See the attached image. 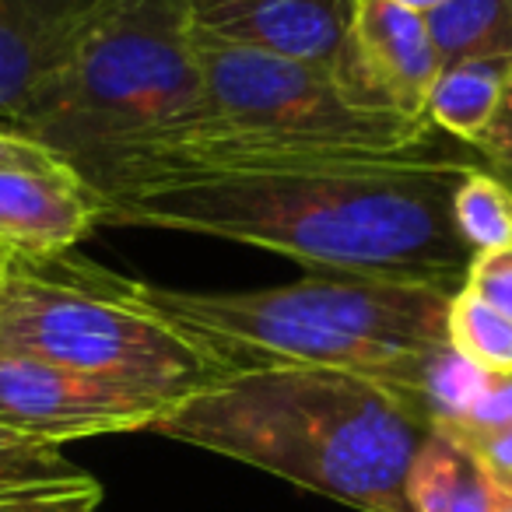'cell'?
I'll list each match as a JSON object with an SVG mask.
<instances>
[{"label": "cell", "mask_w": 512, "mask_h": 512, "mask_svg": "<svg viewBox=\"0 0 512 512\" xmlns=\"http://www.w3.org/2000/svg\"><path fill=\"white\" fill-rule=\"evenodd\" d=\"M474 158L439 144L400 155L302 151L95 190L99 225L207 235L295 260L313 278L460 288L474 260L453 193Z\"/></svg>", "instance_id": "6da1fadb"}, {"label": "cell", "mask_w": 512, "mask_h": 512, "mask_svg": "<svg viewBox=\"0 0 512 512\" xmlns=\"http://www.w3.org/2000/svg\"><path fill=\"white\" fill-rule=\"evenodd\" d=\"M148 432L358 512H411L407 470L432 421L404 393L355 372L249 365L186 393Z\"/></svg>", "instance_id": "7a4b0ae2"}, {"label": "cell", "mask_w": 512, "mask_h": 512, "mask_svg": "<svg viewBox=\"0 0 512 512\" xmlns=\"http://www.w3.org/2000/svg\"><path fill=\"white\" fill-rule=\"evenodd\" d=\"M123 292L211 351L225 369L320 365L376 379L428 418L449 358L456 288L390 278H302L256 292H186L120 278ZM432 421V418H428Z\"/></svg>", "instance_id": "3957f363"}, {"label": "cell", "mask_w": 512, "mask_h": 512, "mask_svg": "<svg viewBox=\"0 0 512 512\" xmlns=\"http://www.w3.org/2000/svg\"><path fill=\"white\" fill-rule=\"evenodd\" d=\"M200 120L193 0H116L15 134L88 176Z\"/></svg>", "instance_id": "277c9868"}, {"label": "cell", "mask_w": 512, "mask_h": 512, "mask_svg": "<svg viewBox=\"0 0 512 512\" xmlns=\"http://www.w3.org/2000/svg\"><path fill=\"white\" fill-rule=\"evenodd\" d=\"M22 264L0 271V351L64 365L102 383L151 393L169 404L228 372L179 327L134 302L120 274L88 264Z\"/></svg>", "instance_id": "5b68a950"}, {"label": "cell", "mask_w": 512, "mask_h": 512, "mask_svg": "<svg viewBox=\"0 0 512 512\" xmlns=\"http://www.w3.org/2000/svg\"><path fill=\"white\" fill-rule=\"evenodd\" d=\"M169 400L81 376L64 365L0 351V428L64 446L95 435L148 432Z\"/></svg>", "instance_id": "8992f818"}, {"label": "cell", "mask_w": 512, "mask_h": 512, "mask_svg": "<svg viewBox=\"0 0 512 512\" xmlns=\"http://www.w3.org/2000/svg\"><path fill=\"white\" fill-rule=\"evenodd\" d=\"M442 71L425 15L397 0H358L351 43L334 81L355 106L428 120L425 102Z\"/></svg>", "instance_id": "52a82bcc"}, {"label": "cell", "mask_w": 512, "mask_h": 512, "mask_svg": "<svg viewBox=\"0 0 512 512\" xmlns=\"http://www.w3.org/2000/svg\"><path fill=\"white\" fill-rule=\"evenodd\" d=\"M116 0H0V127L15 134Z\"/></svg>", "instance_id": "ba28073f"}, {"label": "cell", "mask_w": 512, "mask_h": 512, "mask_svg": "<svg viewBox=\"0 0 512 512\" xmlns=\"http://www.w3.org/2000/svg\"><path fill=\"white\" fill-rule=\"evenodd\" d=\"M358 0H193V22L235 46L337 74Z\"/></svg>", "instance_id": "9c48e42d"}, {"label": "cell", "mask_w": 512, "mask_h": 512, "mask_svg": "<svg viewBox=\"0 0 512 512\" xmlns=\"http://www.w3.org/2000/svg\"><path fill=\"white\" fill-rule=\"evenodd\" d=\"M92 228H99V197L74 169H0V256L53 264Z\"/></svg>", "instance_id": "30bf717a"}, {"label": "cell", "mask_w": 512, "mask_h": 512, "mask_svg": "<svg viewBox=\"0 0 512 512\" xmlns=\"http://www.w3.org/2000/svg\"><path fill=\"white\" fill-rule=\"evenodd\" d=\"M411 512H491L495 481L477 453L446 428H432L407 470Z\"/></svg>", "instance_id": "8fae6325"}, {"label": "cell", "mask_w": 512, "mask_h": 512, "mask_svg": "<svg viewBox=\"0 0 512 512\" xmlns=\"http://www.w3.org/2000/svg\"><path fill=\"white\" fill-rule=\"evenodd\" d=\"M512 81V57H477L442 64L425 102V116L435 130L474 148V141L491 127L502 95Z\"/></svg>", "instance_id": "7c38bea8"}, {"label": "cell", "mask_w": 512, "mask_h": 512, "mask_svg": "<svg viewBox=\"0 0 512 512\" xmlns=\"http://www.w3.org/2000/svg\"><path fill=\"white\" fill-rule=\"evenodd\" d=\"M442 64L512 57V0H446L425 15Z\"/></svg>", "instance_id": "4fadbf2b"}, {"label": "cell", "mask_w": 512, "mask_h": 512, "mask_svg": "<svg viewBox=\"0 0 512 512\" xmlns=\"http://www.w3.org/2000/svg\"><path fill=\"white\" fill-rule=\"evenodd\" d=\"M446 341L474 369L488 376H512V320L467 288H456L449 299Z\"/></svg>", "instance_id": "5bb4252c"}, {"label": "cell", "mask_w": 512, "mask_h": 512, "mask_svg": "<svg viewBox=\"0 0 512 512\" xmlns=\"http://www.w3.org/2000/svg\"><path fill=\"white\" fill-rule=\"evenodd\" d=\"M453 221L470 253L512 246V190L488 169H470L453 193Z\"/></svg>", "instance_id": "9a60e30c"}, {"label": "cell", "mask_w": 512, "mask_h": 512, "mask_svg": "<svg viewBox=\"0 0 512 512\" xmlns=\"http://www.w3.org/2000/svg\"><path fill=\"white\" fill-rule=\"evenodd\" d=\"M88 470L67 460L64 449L50 442L25 439V435L0 428V491L29 488V484H53L85 477Z\"/></svg>", "instance_id": "2e32d148"}, {"label": "cell", "mask_w": 512, "mask_h": 512, "mask_svg": "<svg viewBox=\"0 0 512 512\" xmlns=\"http://www.w3.org/2000/svg\"><path fill=\"white\" fill-rule=\"evenodd\" d=\"M102 502L106 491L92 474L0 491V512H102Z\"/></svg>", "instance_id": "e0dca14e"}, {"label": "cell", "mask_w": 512, "mask_h": 512, "mask_svg": "<svg viewBox=\"0 0 512 512\" xmlns=\"http://www.w3.org/2000/svg\"><path fill=\"white\" fill-rule=\"evenodd\" d=\"M505 425H512V376H484L481 390L474 393L467 411L449 425L435 428H446L456 435H484Z\"/></svg>", "instance_id": "ac0fdd59"}, {"label": "cell", "mask_w": 512, "mask_h": 512, "mask_svg": "<svg viewBox=\"0 0 512 512\" xmlns=\"http://www.w3.org/2000/svg\"><path fill=\"white\" fill-rule=\"evenodd\" d=\"M460 288L474 292L481 302H488L491 309H498V313H505L512 320V246L474 253Z\"/></svg>", "instance_id": "d6986e66"}, {"label": "cell", "mask_w": 512, "mask_h": 512, "mask_svg": "<svg viewBox=\"0 0 512 512\" xmlns=\"http://www.w3.org/2000/svg\"><path fill=\"white\" fill-rule=\"evenodd\" d=\"M474 151H477V158L488 162V165H481V169L495 172L512 190V81H509V88H505L502 106H498L491 127L474 141Z\"/></svg>", "instance_id": "ffe728a7"}, {"label": "cell", "mask_w": 512, "mask_h": 512, "mask_svg": "<svg viewBox=\"0 0 512 512\" xmlns=\"http://www.w3.org/2000/svg\"><path fill=\"white\" fill-rule=\"evenodd\" d=\"M0 169H32V172H53V169H71L67 162H60L57 155H50L46 148H39L36 141L22 134L0 127Z\"/></svg>", "instance_id": "44dd1931"}, {"label": "cell", "mask_w": 512, "mask_h": 512, "mask_svg": "<svg viewBox=\"0 0 512 512\" xmlns=\"http://www.w3.org/2000/svg\"><path fill=\"white\" fill-rule=\"evenodd\" d=\"M456 439L474 449L477 460L488 467V474L495 477V481L512 484V425L498 428V432H484V435H456Z\"/></svg>", "instance_id": "7402d4cb"}, {"label": "cell", "mask_w": 512, "mask_h": 512, "mask_svg": "<svg viewBox=\"0 0 512 512\" xmlns=\"http://www.w3.org/2000/svg\"><path fill=\"white\" fill-rule=\"evenodd\" d=\"M495 481V477H491ZM491 512H512V484L495 481V509Z\"/></svg>", "instance_id": "603a6c76"}, {"label": "cell", "mask_w": 512, "mask_h": 512, "mask_svg": "<svg viewBox=\"0 0 512 512\" xmlns=\"http://www.w3.org/2000/svg\"><path fill=\"white\" fill-rule=\"evenodd\" d=\"M397 4H404V8L418 11V15H428V11H435L439 4H446V0H397Z\"/></svg>", "instance_id": "cb8c5ba5"}, {"label": "cell", "mask_w": 512, "mask_h": 512, "mask_svg": "<svg viewBox=\"0 0 512 512\" xmlns=\"http://www.w3.org/2000/svg\"><path fill=\"white\" fill-rule=\"evenodd\" d=\"M0 267H4V260H0Z\"/></svg>", "instance_id": "d4e9b609"}, {"label": "cell", "mask_w": 512, "mask_h": 512, "mask_svg": "<svg viewBox=\"0 0 512 512\" xmlns=\"http://www.w3.org/2000/svg\"><path fill=\"white\" fill-rule=\"evenodd\" d=\"M0 271H4V267H0Z\"/></svg>", "instance_id": "484cf974"}, {"label": "cell", "mask_w": 512, "mask_h": 512, "mask_svg": "<svg viewBox=\"0 0 512 512\" xmlns=\"http://www.w3.org/2000/svg\"><path fill=\"white\" fill-rule=\"evenodd\" d=\"M0 260H4V256H0Z\"/></svg>", "instance_id": "4316f807"}]
</instances>
